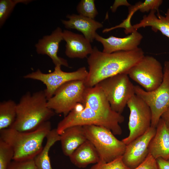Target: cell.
Segmentation results:
<instances>
[{
	"instance_id": "1",
	"label": "cell",
	"mask_w": 169,
	"mask_h": 169,
	"mask_svg": "<svg viewBox=\"0 0 169 169\" xmlns=\"http://www.w3.org/2000/svg\"><path fill=\"white\" fill-rule=\"evenodd\" d=\"M144 56L143 51L139 47L130 51L107 53L94 46L87 59L89 71L85 85L87 87H93L106 78L127 74Z\"/></svg>"
},
{
	"instance_id": "2",
	"label": "cell",
	"mask_w": 169,
	"mask_h": 169,
	"mask_svg": "<svg viewBox=\"0 0 169 169\" xmlns=\"http://www.w3.org/2000/svg\"><path fill=\"white\" fill-rule=\"evenodd\" d=\"M44 90L31 94L28 92L17 104L15 120L10 128L22 132L36 130L55 114L47 105Z\"/></svg>"
},
{
	"instance_id": "3",
	"label": "cell",
	"mask_w": 169,
	"mask_h": 169,
	"mask_svg": "<svg viewBox=\"0 0 169 169\" xmlns=\"http://www.w3.org/2000/svg\"><path fill=\"white\" fill-rule=\"evenodd\" d=\"M51 122L46 121L36 130L22 132L9 128L0 130V139L12 148L13 160L22 161L34 159L42 150L44 139L51 130Z\"/></svg>"
},
{
	"instance_id": "4",
	"label": "cell",
	"mask_w": 169,
	"mask_h": 169,
	"mask_svg": "<svg viewBox=\"0 0 169 169\" xmlns=\"http://www.w3.org/2000/svg\"><path fill=\"white\" fill-rule=\"evenodd\" d=\"M124 120V116L118 113L107 115L84 107L80 110L73 109L59 122L56 129L60 135L65 130L71 127L94 125L104 127L114 135H120L122 131L120 124Z\"/></svg>"
},
{
	"instance_id": "5",
	"label": "cell",
	"mask_w": 169,
	"mask_h": 169,
	"mask_svg": "<svg viewBox=\"0 0 169 169\" xmlns=\"http://www.w3.org/2000/svg\"><path fill=\"white\" fill-rule=\"evenodd\" d=\"M83 127L87 140L93 144L99 154V161L109 162L123 156L126 145L109 129L94 125Z\"/></svg>"
},
{
	"instance_id": "6",
	"label": "cell",
	"mask_w": 169,
	"mask_h": 169,
	"mask_svg": "<svg viewBox=\"0 0 169 169\" xmlns=\"http://www.w3.org/2000/svg\"><path fill=\"white\" fill-rule=\"evenodd\" d=\"M96 85L102 90L114 111L121 114L129 100L135 95V85L127 74L105 79Z\"/></svg>"
},
{
	"instance_id": "7",
	"label": "cell",
	"mask_w": 169,
	"mask_h": 169,
	"mask_svg": "<svg viewBox=\"0 0 169 169\" xmlns=\"http://www.w3.org/2000/svg\"><path fill=\"white\" fill-rule=\"evenodd\" d=\"M162 82L156 89L147 91L135 86V94L149 107L152 114L151 126L156 128L163 113L169 107V60L165 61Z\"/></svg>"
},
{
	"instance_id": "8",
	"label": "cell",
	"mask_w": 169,
	"mask_h": 169,
	"mask_svg": "<svg viewBox=\"0 0 169 169\" xmlns=\"http://www.w3.org/2000/svg\"><path fill=\"white\" fill-rule=\"evenodd\" d=\"M127 74L129 78L149 92L155 90L160 86L164 76L163 68L160 62L150 56H144Z\"/></svg>"
},
{
	"instance_id": "9",
	"label": "cell",
	"mask_w": 169,
	"mask_h": 169,
	"mask_svg": "<svg viewBox=\"0 0 169 169\" xmlns=\"http://www.w3.org/2000/svg\"><path fill=\"white\" fill-rule=\"evenodd\" d=\"M86 87L84 80H73L65 83L48 100V106L55 113L66 116L76 105L81 103Z\"/></svg>"
},
{
	"instance_id": "10",
	"label": "cell",
	"mask_w": 169,
	"mask_h": 169,
	"mask_svg": "<svg viewBox=\"0 0 169 169\" xmlns=\"http://www.w3.org/2000/svg\"><path fill=\"white\" fill-rule=\"evenodd\" d=\"M127 105L130 111L128 123L129 133L122 140L126 145L148 130L151 127L152 119L150 108L136 95L129 100Z\"/></svg>"
},
{
	"instance_id": "11",
	"label": "cell",
	"mask_w": 169,
	"mask_h": 169,
	"mask_svg": "<svg viewBox=\"0 0 169 169\" xmlns=\"http://www.w3.org/2000/svg\"><path fill=\"white\" fill-rule=\"evenodd\" d=\"M61 66H55L54 71L49 73H43L38 69L34 72L24 76L25 79L40 81L46 86L44 90L48 100L51 98L57 90L61 85L69 81L85 80L88 74V71L85 67L71 72L62 70Z\"/></svg>"
},
{
	"instance_id": "12",
	"label": "cell",
	"mask_w": 169,
	"mask_h": 169,
	"mask_svg": "<svg viewBox=\"0 0 169 169\" xmlns=\"http://www.w3.org/2000/svg\"><path fill=\"white\" fill-rule=\"evenodd\" d=\"M156 128L151 126L143 134L126 145L122 156L125 165L130 169L136 167L146 159L150 143L155 135Z\"/></svg>"
},
{
	"instance_id": "13",
	"label": "cell",
	"mask_w": 169,
	"mask_h": 169,
	"mask_svg": "<svg viewBox=\"0 0 169 169\" xmlns=\"http://www.w3.org/2000/svg\"><path fill=\"white\" fill-rule=\"evenodd\" d=\"M63 40V31L58 27L49 35L44 36L35 44L38 54L46 55L52 60L55 66H64L69 67L67 61L58 55L59 45Z\"/></svg>"
},
{
	"instance_id": "14",
	"label": "cell",
	"mask_w": 169,
	"mask_h": 169,
	"mask_svg": "<svg viewBox=\"0 0 169 169\" xmlns=\"http://www.w3.org/2000/svg\"><path fill=\"white\" fill-rule=\"evenodd\" d=\"M143 38L142 35L137 31L123 38L116 37L113 36L105 38L97 33L95 39L103 45L102 52L111 53L120 51H130L138 48Z\"/></svg>"
},
{
	"instance_id": "15",
	"label": "cell",
	"mask_w": 169,
	"mask_h": 169,
	"mask_svg": "<svg viewBox=\"0 0 169 169\" xmlns=\"http://www.w3.org/2000/svg\"><path fill=\"white\" fill-rule=\"evenodd\" d=\"M63 38L66 43L65 54L69 58L83 59L92 53L90 42L83 35L64 30Z\"/></svg>"
},
{
	"instance_id": "16",
	"label": "cell",
	"mask_w": 169,
	"mask_h": 169,
	"mask_svg": "<svg viewBox=\"0 0 169 169\" xmlns=\"http://www.w3.org/2000/svg\"><path fill=\"white\" fill-rule=\"evenodd\" d=\"M81 104L84 107L103 114L113 115L117 113L112 110L103 92L97 85L86 87Z\"/></svg>"
},
{
	"instance_id": "17",
	"label": "cell",
	"mask_w": 169,
	"mask_h": 169,
	"mask_svg": "<svg viewBox=\"0 0 169 169\" xmlns=\"http://www.w3.org/2000/svg\"><path fill=\"white\" fill-rule=\"evenodd\" d=\"M68 20H62L64 27L67 29H75L81 32L90 43L95 39L96 31L102 28L101 23L80 14L68 15Z\"/></svg>"
},
{
	"instance_id": "18",
	"label": "cell",
	"mask_w": 169,
	"mask_h": 169,
	"mask_svg": "<svg viewBox=\"0 0 169 169\" xmlns=\"http://www.w3.org/2000/svg\"><path fill=\"white\" fill-rule=\"evenodd\" d=\"M155 136L148 148L149 153L155 159H169V129L161 118L156 128Z\"/></svg>"
},
{
	"instance_id": "19",
	"label": "cell",
	"mask_w": 169,
	"mask_h": 169,
	"mask_svg": "<svg viewBox=\"0 0 169 169\" xmlns=\"http://www.w3.org/2000/svg\"><path fill=\"white\" fill-rule=\"evenodd\" d=\"M87 140L83 126L76 125L66 129L60 135V141L63 153L69 157Z\"/></svg>"
},
{
	"instance_id": "20",
	"label": "cell",
	"mask_w": 169,
	"mask_h": 169,
	"mask_svg": "<svg viewBox=\"0 0 169 169\" xmlns=\"http://www.w3.org/2000/svg\"><path fill=\"white\" fill-rule=\"evenodd\" d=\"M71 162L79 168H84L99 161V154L94 146L87 140L69 156Z\"/></svg>"
},
{
	"instance_id": "21",
	"label": "cell",
	"mask_w": 169,
	"mask_h": 169,
	"mask_svg": "<svg viewBox=\"0 0 169 169\" xmlns=\"http://www.w3.org/2000/svg\"><path fill=\"white\" fill-rule=\"evenodd\" d=\"M156 11L151 10L148 15H144L140 22L133 25L136 30L141 28L151 27L152 30L156 32L159 31L169 38V8L167 9L165 16L160 13L155 14Z\"/></svg>"
},
{
	"instance_id": "22",
	"label": "cell",
	"mask_w": 169,
	"mask_h": 169,
	"mask_svg": "<svg viewBox=\"0 0 169 169\" xmlns=\"http://www.w3.org/2000/svg\"><path fill=\"white\" fill-rule=\"evenodd\" d=\"M46 138L47 141L45 146L34 159L38 169H53L49 156V152L51 147L56 142L60 141V135L55 128L52 129Z\"/></svg>"
},
{
	"instance_id": "23",
	"label": "cell",
	"mask_w": 169,
	"mask_h": 169,
	"mask_svg": "<svg viewBox=\"0 0 169 169\" xmlns=\"http://www.w3.org/2000/svg\"><path fill=\"white\" fill-rule=\"evenodd\" d=\"M16 104L11 100L0 103V130L10 128L16 117Z\"/></svg>"
},
{
	"instance_id": "24",
	"label": "cell",
	"mask_w": 169,
	"mask_h": 169,
	"mask_svg": "<svg viewBox=\"0 0 169 169\" xmlns=\"http://www.w3.org/2000/svg\"><path fill=\"white\" fill-rule=\"evenodd\" d=\"M31 0H0V27H2L17 4H27Z\"/></svg>"
},
{
	"instance_id": "25",
	"label": "cell",
	"mask_w": 169,
	"mask_h": 169,
	"mask_svg": "<svg viewBox=\"0 0 169 169\" xmlns=\"http://www.w3.org/2000/svg\"><path fill=\"white\" fill-rule=\"evenodd\" d=\"M95 2L94 0H81L76 8L79 14L94 19L98 14Z\"/></svg>"
},
{
	"instance_id": "26",
	"label": "cell",
	"mask_w": 169,
	"mask_h": 169,
	"mask_svg": "<svg viewBox=\"0 0 169 169\" xmlns=\"http://www.w3.org/2000/svg\"><path fill=\"white\" fill-rule=\"evenodd\" d=\"M14 152L7 143L0 139V169H7L13 160Z\"/></svg>"
},
{
	"instance_id": "27",
	"label": "cell",
	"mask_w": 169,
	"mask_h": 169,
	"mask_svg": "<svg viewBox=\"0 0 169 169\" xmlns=\"http://www.w3.org/2000/svg\"><path fill=\"white\" fill-rule=\"evenodd\" d=\"M163 3L162 0H145L144 2H139L134 5L130 6L129 9L135 13L138 10L142 13L148 12L152 10L159 13V8Z\"/></svg>"
},
{
	"instance_id": "28",
	"label": "cell",
	"mask_w": 169,
	"mask_h": 169,
	"mask_svg": "<svg viewBox=\"0 0 169 169\" xmlns=\"http://www.w3.org/2000/svg\"><path fill=\"white\" fill-rule=\"evenodd\" d=\"M90 169H130L124 163L122 156L109 162L99 161Z\"/></svg>"
},
{
	"instance_id": "29",
	"label": "cell",
	"mask_w": 169,
	"mask_h": 169,
	"mask_svg": "<svg viewBox=\"0 0 169 169\" xmlns=\"http://www.w3.org/2000/svg\"><path fill=\"white\" fill-rule=\"evenodd\" d=\"M7 169H38L34 159L18 161L13 160Z\"/></svg>"
},
{
	"instance_id": "30",
	"label": "cell",
	"mask_w": 169,
	"mask_h": 169,
	"mask_svg": "<svg viewBox=\"0 0 169 169\" xmlns=\"http://www.w3.org/2000/svg\"><path fill=\"white\" fill-rule=\"evenodd\" d=\"M133 169H159L156 159L149 153L145 160Z\"/></svg>"
},
{
	"instance_id": "31",
	"label": "cell",
	"mask_w": 169,
	"mask_h": 169,
	"mask_svg": "<svg viewBox=\"0 0 169 169\" xmlns=\"http://www.w3.org/2000/svg\"><path fill=\"white\" fill-rule=\"evenodd\" d=\"M122 5H125L129 7L131 6L127 0H116L115 1L113 5L110 7V9L112 12H115L116 11L118 7L119 6Z\"/></svg>"
},
{
	"instance_id": "32",
	"label": "cell",
	"mask_w": 169,
	"mask_h": 169,
	"mask_svg": "<svg viewBox=\"0 0 169 169\" xmlns=\"http://www.w3.org/2000/svg\"><path fill=\"white\" fill-rule=\"evenodd\" d=\"M156 160L159 169H169V159L165 160L159 158Z\"/></svg>"
},
{
	"instance_id": "33",
	"label": "cell",
	"mask_w": 169,
	"mask_h": 169,
	"mask_svg": "<svg viewBox=\"0 0 169 169\" xmlns=\"http://www.w3.org/2000/svg\"><path fill=\"white\" fill-rule=\"evenodd\" d=\"M161 118L164 120L169 129V107L162 114Z\"/></svg>"
}]
</instances>
